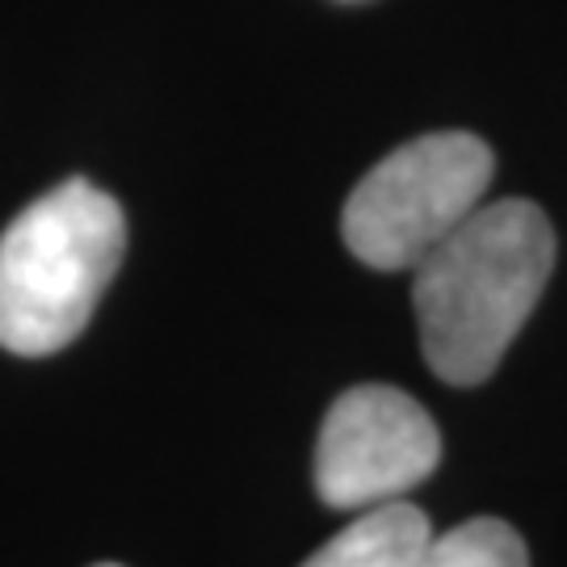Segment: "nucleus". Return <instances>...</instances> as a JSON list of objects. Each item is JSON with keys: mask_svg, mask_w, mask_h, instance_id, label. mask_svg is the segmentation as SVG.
I'll return each instance as SVG.
<instances>
[{"mask_svg": "<svg viewBox=\"0 0 567 567\" xmlns=\"http://www.w3.org/2000/svg\"><path fill=\"white\" fill-rule=\"evenodd\" d=\"M126 252L122 206L84 177L47 189L0 231V349L47 358L93 320Z\"/></svg>", "mask_w": 567, "mask_h": 567, "instance_id": "obj_2", "label": "nucleus"}, {"mask_svg": "<svg viewBox=\"0 0 567 567\" xmlns=\"http://www.w3.org/2000/svg\"><path fill=\"white\" fill-rule=\"evenodd\" d=\"M555 227L526 198L480 203L416 265L412 303L421 349L450 386H475L501 365L547 290Z\"/></svg>", "mask_w": 567, "mask_h": 567, "instance_id": "obj_1", "label": "nucleus"}, {"mask_svg": "<svg viewBox=\"0 0 567 567\" xmlns=\"http://www.w3.org/2000/svg\"><path fill=\"white\" fill-rule=\"evenodd\" d=\"M442 433L408 391L349 386L332 400L316 442V492L328 508H374L433 475Z\"/></svg>", "mask_w": 567, "mask_h": 567, "instance_id": "obj_4", "label": "nucleus"}, {"mask_svg": "<svg viewBox=\"0 0 567 567\" xmlns=\"http://www.w3.org/2000/svg\"><path fill=\"white\" fill-rule=\"evenodd\" d=\"M429 534V517L408 501L362 508L353 526L316 550L303 567H408Z\"/></svg>", "mask_w": 567, "mask_h": 567, "instance_id": "obj_5", "label": "nucleus"}, {"mask_svg": "<svg viewBox=\"0 0 567 567\" xmlns=\"http://www.w3.org/2000/svg\"><path fill=\"white\" fill-rule=\"evenodd\" d=\"M496 161L480 135L433 131L395 147L353 185L341 215L349 252L370 269H416L475 206Z\"/></svg>", "mask_w": 567, "mask_h": 567, "instance_id": "obj_3", "label": "nucleus"}, {"mask_svg": "<svg viewBox=\"0 0 567 567\" xmlns=\"http://www.w3.org/2000/svg\"><path fill=\"white\" fill-rule=\"evenodd\" d=\"M93 567H122V564H93Z\"/></svg>", "mask_w": 567, "mask_h": 567, "instance_id": "obj_7", "label": "nucleus"}, {"mask_svg": "<svg viewBox=\"0 0 567 567\" xmlns=\"http://www.w3.org/2000/svg\"><path fill=\"white\" fill-rule=\"evenodd\" d=\"M408 567H529V555L508 522L475 517L437 538L429 534Z\"/></svg>", "mask_w": 567, "mask_h": 567, "instance_id": "obj_6", "label": "nucleus"}]
</instances>
